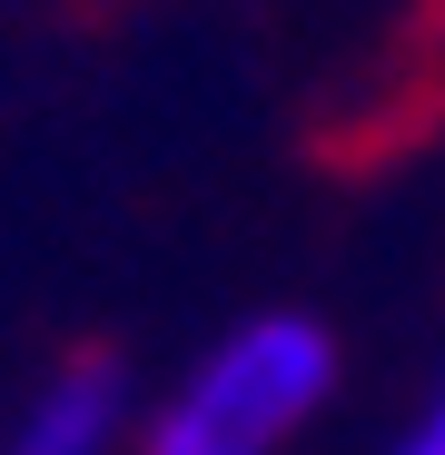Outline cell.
Here are the masks:
<instances>
[{
  "instance_id": "6da1fadb",
  "label": "cell",
  "mask_w": 445,
  "mask_h": 455,
  "mask_svg": "<svg viewBox=\"0 0 445 455\" xmlns=\"http://www.w3.org/2000/svg\"><path fill=\"white\" fill-rule=\"evenodd\" d=\"M327 376H337V337L317 317H248L198 356V376L159 406L139 455H277L297 416L327 396Z\"/></svg>"
},
{
  "instance_id": "7a4b0ae2",
  "label": "cell",
  "mask_w": 445,
  "mask_h": 455,
  "mask_svg": "<svg viewBox=\"0 0 445 455\" xmlns=\"http://www.w3.org/2000/svg\"><path fill=\"white\" fill-rule=\"evenodd\" d=\"M109 426H119V366H109V356H69V366L50 376V396L20 416L11 455H99Z\"/></svg>"
},
{
  "instance_id": "3957f363",
  "label": "cell",
  "mask_w": 445,
  "mask_h": 455,
  "mask_svg": "<svg viewBox=\"0 0 445 455\" xmlns=\"http://www.w3.org/2000/svg\"><path fill=\"white\" fill-rule=\"evenodd\" d=\"M396 455H445V387H435V406L416 416V435H396Z\"/></svg>"
}]
</instances>
